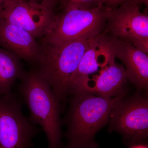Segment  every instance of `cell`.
<instances>
[{
	"label": "cell",
	"mask_w": 148,
	"mask_h": 148,
	"mask_svg": "<svg viewBox=\"0 0 148 148\" xmlns=\"http://www.w3.org/2000/svg\"><path fill=\"white\" fill-rule=\"evenodd\" d=\"M30 1H36V0H30Z\"/></svg>",
	"instance_id": "obj_20"
},
{
	"label": "cell",
	"mask_w": 148,
	"mask_h": 148,
	"mask_svg": "<svg viewBox=\"0 0 148 148\" xmlns=\"http://www.w3.org/2000/svg\"><path fill=\"white\" fill-rule=\"evenodd\" d=\"M40 131L23 114L17 96L0 95V148H30Z\"/></svg>",
	"instance_id": "obj_6"
},
{
	"label": "cell",
	"mask_w": 148,
	"mask_h": 148,
	"mask_svg": "<svg viewBox=\"0 0 148 148\" xmlns=\"http://www.w3.org/2000/svg\"><path fill=\"white\" fill-rule=\"evenodd\" d=\"M115 106L110 117V131L119 132L126 145L144 143L148 137V100L136 93Z\"/></svg>",
	"instance_id": "obj_5"
},
{
	"label": "cell",
	"mask_w": 148,
	"mask_h": 148,
	"mask_svg": "<svg viewBox=\"0 0 148 148\" xmlns=\"http://www.w3.org/2000/svg\"><path fill=\"white\" fill-rule=\"evenodd\" d=\"M106 32L114 38L125 41L148 53V16L142 13L135 0L110 9Z\"/></svg>",
	"instance_id": "obj_7"
},
{
	"label": "cell",
	"mask_w": 148,
	"mask_h": 148,
	"mask_svg": "<svg viewBox=\"0 0 148 148\" xmlns=\"http://www.w3.org/2000/svg\"><path fill=\"white\" fill-rule=\"evenodd\" d=\"M55 15L45 3L30 0H9L0 8V17L29 32L35 38L47 33Z\"/></svg>",
	"instance_id": "obj_8"
},
{
	"label": "cell",
	"mask_w": 148,
	"mask_h": 148,
	"mask_svg": "<svg viewBox=\"0 0 148 148\" xmlns=\"http://www.w3.org/2000/svg\"><path fill=\"white\" fill-rule=\"evenodd\" d=\"M64 8H91L105 5V0H63Z\"/></svg>",
	"instance_id": "obj_14"
},
{
	"label": "cell",
	"mask_w": 148,
	"mask_h": 148,
	"mask_svg": "<svg viewBox=\"0 0 148 148\" xmlns=\"http://www.w3.org/2000/svg\"><path fill=\"white\" fill-rule=\"evenodd\" d=\"M18 90L29 111V119L45 133L49 148H61V103L48 83L32 69L21 80Z\"/></svg>",
	"instance_id": "obj_3"
},
{
	"label": "cell",
	"mask_w": 148,
	"mask_h": 148,
	"mask_svg": "<svg viewBox=\"0 0 148 148\" xmlns=\"http://www.w3.org/2000/svg\"><path fill=\"white\" fill-rule=\"evenodd\" d=\"M57 1H58V0H43L42 3L47 4L51 7L53 8V4H54L55 2Z\"/></svg>",
	"instance_id": "obj_17"
},
{
	"label": "cell",
	"mask_w": 148,
	"mask_h": 148,
	"mask_svg": "<svg viewBox=\"0 0 148 148\" xmlns=\"http://www.w3.org/2000/svg\"><path fill=\"white\" fill-rule=\"evenodd\" d=\"M115 58L112 50L108 63L101 69L99 75L92 79L87 77L74 86L70 89L69 95L85 92L110 98L125 94L124 86L127 81L125 69L123 65L116 63Z\"/></svg>",
	"instance_id": "obj_9"
},
{
	"label": "cell",
	"mask_w": 148,
	"mask_h": 148,
	"mask_svg": "<svg viewBox=\"0 0 148 148\" xmlns=\"http://www.w3.org/2000/svg\"><path fill=\"white\" fill-rule=\"evenodd\" d=\"M113 53L124 65L127 80L140 90L147 91L148 56L129 42L110 37Z\"/></svg>",
	"instance_id": "obj_10"
},
{
	"label": "cell",
	"mask_w": 148,
	"mask_h": 148,
	"mask_svg": "<svg viewBox=\"0 0 148 148\" xmlns=\"http://www.w3.org/2000/svg\"><path fill=\"white\" fill-rule=\"evenodd\" d=\"M71 95L65 119L67 144L64 148H99L95 135L110 121L115 106L125 94L110 98L85 92Z\"/></svg>",
	"instance_id": "obj_1"
},
{
	"label": "cell",
	"mask_w": 148,
	"mask_h": 148,
	"mask_svg": "<svg viewBox=\"0 0 148 148\" xmlns=\"http://www.w3.org/2000/svg\"><path fill=\"white\" fill-rule=\"evenodd\" d=\"M138 4H144L146 6L148 5V0H135Z\"/></svg>",
	"instance_id": "obj_18"
},
{
	"label": "cell",
	"mask_w": 148,
	"mask_h": 148,
	"mask_svg": "<svg viewBox=\"0 0 148 148\" xmlns=\"http://www.w3.org/2000/svg\"><path fill=\"white\" fill-rule=\"evenodd\" d=\"M9 0H0V8Z\"/></svg>",
	"instance_id": "obj_19"
},
{
	"label": "cell",
	"mask_w": 148,
	"mask_h": 148,
	"mask_svg": "<svg viewBox=\"0 0 148 148\" xmlns=\"http://www.w3.org/2000/svg\"><path fill=\"white\" fill-rule=\"evenodd\" d=\"M98 36H87L58 44L40 45L36 69L48 83L60 103L64 102L69 95L73 78L83 56Z\"/></svg>",
	"instance_id": "obj_2"
},
{
	"label": "cell",
	"mask_w": 148,
	"mask_h": 148,
	"mask_svg": "<svg viewBox=\"0 0 148 148\" xmlns=\"http://www.w3.org/2000/svg\"><path fill=\"white\" fill-rule=\"evenodd\" d=\"M26 73L18 56L0 48V95L10 93L16 81L21 80Z\"/></svg>",
	"instance_id": "obj_13"
},
{
	"label": "cell",
	"mask_w": 148,
	"mask_h": 148,
	"mask_svg": "<svg viewBox=\"0 0 148 148\" xmlns=\"http://www.w3.org/2000/svg\"><path fill=\"white\" fill-rule=\"evenodd\" d=\"M110 8L105 5L91 8H68L55 15L43 44H58L102 34Z\"/></svg>",
	"instance_id": "obj_4"
},
{
	"label": "cell",
	"mask_w": 148,
	"mask_h": 148,
	"mask_svg": "<svg viewBox=\"0 0 148 148\" xmlns=\"http://www.w3.org/2000/svg\"><path fill=\"white\" fill-rule=\"evenodd\" d=\"M129 148H148V145L146 144L141 143L136 144L129 147Z\"/></svg>",
	"instance_id": "obj_16"
},
{
	"label": "cell",
	"mask_w": 148,
	"mask_h": 148,
	"mask_svg": "<svg viewBox=\"0 0 148 148\" xmlns=\"http://www.w3.org/2000/svg\"><path fill=\"white\" fill-rule=\"evenodd\" d=\"M130 0H105V5L109 8L114 9Z\"/></svg>",
	"instance_id": "obj_15"
},
{
	"label": "cell",
	"mask_w": 148,
	"mask_h": 148,
	"mask_svg": "<svg viewBox=\"0 0 148 148\" xmlns=\"http://www.w3.org/2000/svg\"><path fill=\"white\" fill-rule=\"evenodd\" d=\"M0 45L31 63L38 64L40 45L29 32L0 17Z\"/></svg>",
	"instance_id": "obj_11"
},
{
	"label": "cell",
	"mask_w": 148,
	"mask_h": 148,
	"mask_svg": "<svg viewBox=\"0 0 148 148\" xmlns=\"http://www.w3.org/2000/svg\"><path fill=\"white\" fill-rule=\"evenodd\" d=\"M112 52L108 36L104 33L96 37L83 56L71 87L89 77L99 68L102 69L105 67L108 63Z\"/></svg>",
	"instance_id": "obj_12"
}]
</instances>
